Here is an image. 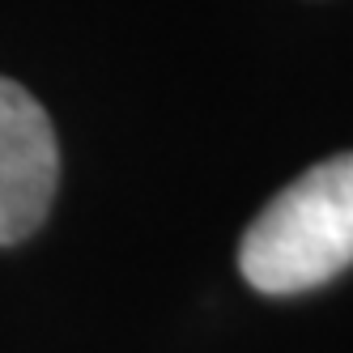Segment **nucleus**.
<instances>
[{
    "label": "nucleus",
    "mask_w": 353,
    "mask_h": 353,
    "mask_svg": "<svg viewBox=\"0 0 353 353\" xmlns=\"http://www.w3.org/2000/svg\"><path fill=\"white\" fill-rule=\"evenodd\" d=\"M353 264V154L281 188L239 243V272L260 294H302Z\"/></svg>",
    "instance_id": "nucleus-1"
},
{
    "label": "nucleus",
    "mask_w": 353,
    "mask_h": 353,
    "mask_svg": "<svg viewBox=\"0 0 353 353\" xmlns=\"http://www.w3.org/2000/svg\"><path fill=\"white\" fill-rule=\"evenodd\" d=\"M60 179L52 119L30 90L0 77V247L39 230Z\"/></svg>",
    "instance_id": "nucleus-2"
}]
</instances>
